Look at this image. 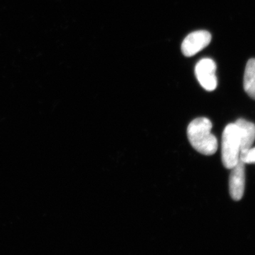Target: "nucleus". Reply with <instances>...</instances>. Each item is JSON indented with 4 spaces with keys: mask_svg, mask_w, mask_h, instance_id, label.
Masks as SVG:
<instances>
[{
    "mask_svg": "<svg viewBox=\"0 0 255 255\" xmlns=\"http://www.w3.org/2000/svg\"><path fill=\"white\" fill-rule=\"evenodd\" d=\"M216 72V63L212 59L204 58L196 64V78L201 87L207 91H214L217 87L218 81Z\"/></svg>",
    "mask_w": 255,
    "mask_h": 255,
    "instance_id": "7ed1b4c3",
    "label": "nucleus"
},
{
    "mask_svg": "<svg viewBox=\"0 0 255 255\" xmlns=\"http://www.w3.org/2000/svg\"><path fill=\"white\" fill-rule=\"evenodd\" d=\"M241 137L236 124L226 126L223 132L221 155L226 168L231 169L240 161Z\"/></svg>",
    "mask_w": 255,
    "mask_h": 255,
    "instance_id": "f03ea898",
    "label": "nucleus"
},
{
    "mask_svg": "<svg viewBox=\"0 0 255 255\" xmlns=\"http://www.w3.org/2000/svg\"><path fill=\"white\" fill-rule=\"evenodd\" d=\"M240 160L244 164L255 163V147H251L240 154Z\"/></svg>",
    "mask_w": 255,
    "mask_h": 255,
    "instance_id": "6e6552de",
    "label": "nucleus"
},
{
    "mask_svg": "<svg viewBox=\"0 0 255 255\" xmlns=\"http://www.w3.org/2000/svg\"><path fill=\"white\" fill-rule=\"evenodd\" d=\"M246 184L245 164L241 160L231 169L229 179V190L231 198L235 201H240L243 198Z\"/></svg>",
    "mask_w": 255,
    "mask_h": 255,
    "instance_id": "39448f33",
    "label": "nucleus"
},
{
    "mask_svg": "<svg viewBox=\"0 0 255 255\" xmlns=\"http://www.w3.org/2000/svg\"><path fill=\"white\" fill-rule=\"evenodd\" d=\"M238 128L241 137V152L253 147L255 140V124L245 119H238L235 123Z\"/></svg>",
    "mask_w": 255,
    "mask_h": 255,
    "instance_id": "423d86ee",
    "label": "nucleus"
},
{
    "mask_svg": "<svg viewBox=\"0 0 255 255\" xmlns=\"http://www.w3.org/2000/svg\"><path fill=\"white\" fill-rule=\"evenodd\" d=\"M243 84L245 91L255 100V58L250 59L247 63Z\"/></svg>",
    "mask_w": 255,
    "mask_h": 255,
    "instance_id": "0eeeda50",
    "label": "nucleus"
},
{
    "mask_svg": "<svg viewBox=\"0 0 255 255\" xmlns=\"http://www.w3.org/2000/svg\"><path fill=\"white\" fill-rule=\"evenodd\" d=\"M211 34L209 31H197L186 37L182 44L183 54L187 57L193 56L205 48L211 43Z\"/></svg>",
    "mask_w": 255,
    "mask_h": 255,
    "instance_id": "20e7f679",
    "label": "nucleus"
},
{
    "mask_svg": "<svg viewBox=\"0 0 255 255\" xmlns=\"http://www.w3.org/2000/svg\"><path fill=\"white\" fill-rule=\"evenodd\" d=\"M212 123L209 119L199 117L189 124L187 136L191 146L199 153L212 155L218 150L217 138L211 132Z\"/></svg>",
    "mask_w": 255,
    "mask_h": 255,
    "instance_id": "f257e3e1",
    "label": "nucleus"
}]
</instances>
